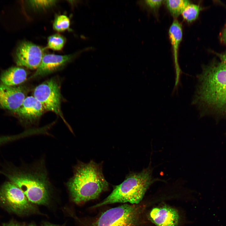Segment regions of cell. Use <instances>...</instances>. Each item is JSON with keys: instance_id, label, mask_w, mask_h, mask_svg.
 Wrapping results in <instances>:
<instances>
[{"instance_id": "cell-15", "label": "cell", "mask_w": 226, "mask_h": 226, "mask_svg": "<svg viewBox=\"0 0 226 226\" xmlns=\"http://www.w3.org/2000/svg\"><path fill=\"white\" fill-rule=\"evenodd\" d=\"M164 2L171 14L175 18L181 14L185 8L191 3L187 0H167Z\"/></svg>"}, {"instance_id": "cell-24", "label": "cell", "mask_w": 226, "mask_h": 226, "mask_svg": "<svg viewBox=\"0 0 226 226\" xmlns=\"http://www.w3.org/2000/svg\"><path fill=\"white\" fill-rule=\"evenodd\" d=\"M2 226H23L19 223L14 222H10L3 224Z\"/></svg>"}, {"instance_id": "cell-17", "label": "cell", "mask_w": 226, "mask_h": 226, "mask_svg": "<svg viewBox=\"0 0 226 226\" xmlns=\"http://www.w3.org/2000/svg\"><path fill=\"white\" fill-rule=\"evenodd\" d=\"M65 42V39L62 36L58 34H55L48 37V47L54 50H60L63 47Z\"/></svg>"}, {"instance_id": "cell-2", "label": "cell", "mask_w": 226, "mask_h": 226, "mask_svg": "<svg viewBox=\"0 0 226 226\" xmlns=\"http://www.w3.org/2000/svg\"><path fill=\"white\" fill-rule=\"evenodd\" d=\"M67 186L73 201L80 204L98 198L108 190L109 185L101 164L91 160L86 163L80 162L76 166Z\"/></svg>"}, {"instance_id": "cell-4", "label": "cell", "mask_w": 226, "mask_h": 226, "mask_svg": "<svg viewBox=\"0 0 226 226\" xmlns=\"http://www.w3.org/2000/svg\"><path fill=\"white\" fill-rule=\"evenodd\" d=\"M0 173L7 177L23 192L34 204L47 205L50 200L51 190L45 171L38 169L31 171L14 170Z\"/></svg>"}, {"instance_id": "cell-7", "label": "cell", "mask_w": 226, "mask_h": 226, "mask_svg": "<svg viewBox=\"0 0 226 226\" xmlns=\"http://www.w3.org/2000/svg\"><path fill=\"white\" fill-rule=\"evenodd\" d=\"M33 95L45 110L54 112L66 122L61 109L60 89L55 80L51 79L38 85L34 89Z\"/></svg>"}, {"instance_id": "cell-13", "label": "cell", "mask_w": 226, "mask_h": 226, "mask_svg": "<svg viewBox=\"0 0 226 226\" xmlns=\"http://www.w3.org/2000/svg\"><path fill=\"white\" fill-rule=\"evenodd\" d=\"M45 110L40 103L33 96L26 97L19 108L15 112L30 122L38 119Z\"/></svg>"}, {"instance_id": "cell-5", "label": "cell", "mask_w": 226, "mask_h": 226, "mask_svg": "<svg viewBox=\"0 0 226 226\" xmlns=\"http://www.w3.org/2000/svg\"><path fill=\"white\" fill-rule=\"evenodd\" d=\"M145 206L124 204L82 221V226H143Z\"/></svg>"}, {"instance_id": "cell-25", "label": "cell", "mask_w": 226, "mask_h": 226, "mask_svg": "<svg viewBox=\"0 0 226 226\" xmlns=\"http://www.w3.org/2000/svg\"><path fill=\"white\" fill-rule=\"evenodd\" d=\"M42 226H64V225H59L50 223L48 222H45L43 224Z\"/></svg>"}, {"instance_id": "cell-3", "label": "cell", "mask_w": 226, "mask_h": 226, "mask_svg": "<svg viewBox=\"0 0 226 226\" xmlns=\"http://www.w3.org/2000/svg\"><path fill=\"white\" fill-rule=\"evenodd\" d=\"M152 175L153 169L150 166L139 172L129 173L122 182L114 186L109 195L92 206V208L116 203H140L149 187L155 182L161 180L154 178Z\"/></svg>"}, {"instance_id": "cell-9", "label": "cell", "mask_w": 226, "mask_h": 226, "mask_svg": "<svg viewBox=\"0 0 226 226\" xmlns=\"http://www.w3.org/2000/svg\"><path fill=\"white\" fill-rule=\"evenodd\" d=\"M25 90L21 86L0 84V106L16 112L26 98Z\"/></svg>"}, {"instance_id": "cell-18", "label": "cell", "mask_w": 226, "mask_h": 226, "mask_svg": "<svg viewBox=\"0 0 226 226\" xmlns=\"http://www.w3.org/2000/svg\"><path fill=\"white\" fill-rule=\"evenodd\" d=\"M70 25V21L66 15H62L57 16L55 19L53 24L54 29L61 32L68 29Z\"/></svg>"}, {"instance_id": "cell-8", "label": "cell", "mask_w": 226, "mask_h": 226, "mask_svg": "<svg viewBox=\"0 0 226 226\" xmlns=\"http://www.w3.org/2000/svg\"><path fill=\"white\" fill-rule=\"evenodd\" d=\"M44 49L34 43L24 41L18 46L16 53L17 65L31 69H36L44 55Z\"/></svg>"}, {"instance_id": "cell-19", "label": "cell", "mask_w": 226, "mask_h": 226, "mask_svg": "<svg viewBox=\"0 0 226 226\" xmlns=\"http://www.w3.org/2000/svg\"><path fill=\"white\" fill-rule=\"evenodd\" d=\"M56 0H31L28 1L32 8L37 10L45 9L50 8L56 3Z\"/></svg>"}, {"instance_id": "cell-1", "label": "cell", "mask_w": 226, "mask_h": 226, "mask_svg": "<svg viewBox=\"0 0 226 226\" xmlns=\"http://www.w3.org/2000/svg\"><path fill=\"white\" fill-rule=\"evenodd\" d=\"M197 78L191 103L200 117H209L217 122L226 121V65L213 59L202 66Z\"/></svg>"}, {"instance_id": "cell-20", "label": "cell", "mask_w": 226, "mask_h": 226, "mask_svg": "<svg viewBox=\"0 0 226 226\" xmlns=\"http://www.w3.org/2000/svg\"><path fill=\"white\" fill-rule=\"evenodd\" d=\"M164 1L162 0H147L144 1L143 3L148 8L155 10L160 7Z\"/></svg>"}, {"instance_id": "cell-22", "label": "cell", "mask_w": 226, "mask_h": 226, "mask_svg": "<svg viewBox=\"0 0 226 226\" xmlns=\"http://www.w3.org/2000/svg\"><path fill=\"white\" fill-rule=\"evenodd\" d=\"M214 53L218 57L220 61L226 65V51L221 53Z\"/></svg>"}, {"instance_id": "cell-14", "label": "cell", "mask_w": 226, "mask_h": 226, "mask_svg": "<svg viewBox=\"0 0 226 226\" xmlns=\"http://www.w3.org/2000/svg\"><path fill=\"white\" fill-rule=\"evenodd\" d=\"M27 76V73L24 69L13 67L3 72L1 75L0 79L3 84L13 86L24 82Z\"/></svg>"}, {"instance_id": "cell-10", "label": "cell", "mask_w": 226, "mask_h": 226, "mask_svg": "<svg viewBox=\"0 0 226 226\" xmlns=\"http://www.w3.org/2000/svg\"><path fill=\"white\" fill-rule=\"evenodd\" d=\"M148 217L156 226H178L180 221L177 210L165 204L152 208Z\"/></svg>"}, {"instance_id": "cell-6", "label": "cell", "mask_w": 226, "mask_h": 226, "mask_svg": "<svg viewBox=\"0 0 226 226\" xmlns=\"http://www.w3.org/2000/svg\"><path fill=\"white\" fill-rule=\"evenodd\" d=\"M0 204L9 210L20 214L38 213L22 190L12 182H5L0 187Z\"/></svg>"}, {"instance_id": "cell-11", "label": "cell", "mask_w": 226, "mask_h": 226, "mask_svg": "<svg viewBox=\"0 0 226 226\" xmlns=\"http://www.w3.org/2000/svg\"><path fill=\"white\" fill-rule=\"evenodd\" d=\"M73 55H60L54 54L44 55L40 64L30 78L43 77L57 70L69 62Z\"/></svg>"}, {"instance_id": "cell-12", "label": "cell", "mask_w": 226, "mask_h": 226, "mask_svg": "<svg viewBox=\"0 0 226 226\" xmlns=\"http://www.w3.org/2000/svg\"><path fill=\"white\" fill-rule=\"evenodd\" d=\"M169 35L173 51L174 61L175 73V79L173 92L176 91L180 84L182 71L179 64L178 54L179 47L183 37V30L180 23L174 19L169 30Z\"/></svg>"}, {"instance_id": "cell-21", "label": "cell", "mask_w": 226, "mask_h": 226, "mask_svg": "<svg viewBox=\"0 0 226 226\" xmlns=\"http://www.w3.org/2000/svg\"><path fill=\"white\" fill-rule=\"evenodd\" d=\"M21 136H3L0 137V145L19 138Z\"/></svg>"}, {"instance_id": "cell-23", "label": "cell", "mask_w": 226, "mask_h": 226, "mask_svg": "<svg viewBox=\"0 0 226 226\" xmlns=\"http://www.w3.org/2000/svg\"><path fill=\"white\" fill-rule=\"evenodd\" d=\"M219 39L221 43L226 44V27L221 33L219 36Z\"/></svg>"}, {"instance_id": "cell-16", "label": "cell", "mask_w": 226, "mask_h": 226, "mask_svg": "<svg viewBox=\"0 0 226 226\" xmlns=\"http://www.w3.org/2000/svg\"><path fill=\"white\" fill-rule=\"evenodd\" d=\"M201 9L199 5L190 3L185 8L181 14L184 20L191 23L197 18Z\"/></svg>"}, {"instance_id": "cell-26", "label": "cell", "mask_w": 226, "mask_h": 226, "mask_svg": "<svg viewBox=\"0 0 226 226\" xmlns=\"http://www.w3.org/2000/svg\"><path fill=\"white\" fill-rule=\"evenodd\" d=\"M28 226H36L34 224L31 223V224H30Z\"/></svg>"}]
</instances>
